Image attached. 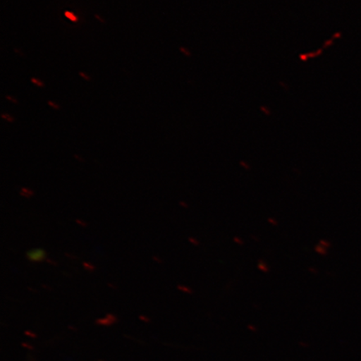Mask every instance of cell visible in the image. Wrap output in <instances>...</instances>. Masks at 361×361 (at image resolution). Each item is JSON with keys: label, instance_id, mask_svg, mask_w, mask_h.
I'll list each match as a JSON object with an SVG mask.
<instances>
[{"label": "cell", "instance_id": "17", "mask_svg": "<svg viewBox=\"0 0 361 361\" xmlns=\"http://www.w3.org/2000/svg\"><path fill=\"white\" fill-rule=\"evenodd\" d=\"M233 240H234V242L238 243V245H243V243L242 239L238 238H234Z\"/></svg>", "mask_w": 361, "mask_h": 361}, {"label": "cell", "instance_id": "5", "mask_svg": "<svg viewBox=\"0 0 361 361\" xmlns=\"http://www.w3.org/2000/svg\"><path fill=\"white\" fill-rule=\"evenodd\" d=\"M258 268L262 272L267 273L269 271V266L267 264H265L264 261H259L258 264Z\"/></svg>", "mask_w": 361, "mask_h": 361}, {"label": "cell", "instance_id": "9", "mask_svg": "<svg viewBox=\"0 0 361 361\" xmlns=\"http://www.w3.org/2000/svg\"><path fill=\"white\" fill-rule=\"evenodd\" d=\"M188 241H189V243H192V245H195V246H198L200 245V242L198 241L197 238H193V237H189Z\"/></svg>", "mask_w": 361, "mask_h": 361}, {"label": "cell", "instance_id": "11", "mask_svg": "<svg viewBox=\"0 0 361 361\" xmlns=\"http://www.w3.org/2000/svg\"><path fill=\"white\" fill-rule=\"evenodd\" d=\"M79 75H80V76H81V78H82L85 80H87V81L92 80V78H90L87 74H85V72L80 71V72H79Z\"/></svg>", "mask_w": 361, "mask_h": 361}, {"label": "cell", "instance_id": "15", "mask_svg": "<svg viewBox=\"0 0 361 361\" xmlns=\"http://www.w3.org/2000/svg\"><path fill=\"white\" fill-rule=\"evenodd\" d=\"M74 157H75V159L78 160V161H80V162H84L85 161L84 158L82 157H80L78 154H75Z\"/></svg>", "mask_w": 361, "mask_h": 361}, {"label": "cell", "instance_id": "20", "mask_svg": "<svg viewBox=\"0 0 361 361\" xmlns=\"http://www.w3.org/2000/svg\"><path fill=\"white\" fill-rule=\"evenodd\" d=\"M96 18H97V19L99 21H101L102 23H106V21H105V20H104L102 19V17H100V16H97H97H96Z\"/></svg>", "mask_w": 361, "mask_h": 361}, {"label": "cell", "instance_id": "12", "mask_svg": "<svg viewBox=\"0 0 361 361\" xmlns=\"http://www.w3.org/2000/svg\"><path fill=\"white\" fill-rule=\"evenodd\" d=\"M152 259L153 261L156 262V263H157V264L164 263V260H162V259L160 258V257H158L157 255H153Z\"/></svg>", "mask_w": 361, "mask_h": 361}, {"label": "cell", "instance_id": "18", "mask_svg": "<svg viewBox=\"0 0 361 361\" xmlns=\"http://www.w3.org/2000/svg\"><path fill=\"white\" fill-rule=\"evenodd\" d=\"M269 223L273 225H277V221L274 219H269Z\"/></svg>", "mask_w": 361, "mask_h": 361}, {"label": "cell", "instance_id": "16", "mask_svg": "<svg viewBox=\"0 0 361 361\" xmlns=\"http://www.w3.org/2000/svg\"><path fill=\"white\" fill-rule=\"evenodd\" d=\"M6 99H7V100H8L13 103L18 104V102H17L16 99H15V98H12L10 96H6Z\"/></svg>", "mask_w": 361, "mask_h": 361}, {"label": "cell", "instance_id": "3", "mask_svg": "<svg viewBox=\"0 0 361 361\" xmlns=\"http://www.w3.org/2000/svg\"><path fill=\"white\" fill-rule=\"evenodd\" d=\"M82 265L83 268L87 270L88 272H94V271L97 269L96 266L89 263V262H83Z\"/></svg>", "mask_w": 361, "mask_h": 361}, {"label": "cell", "instance_id": "10", "mask_svg": "<svg viewBox=\"0 0 361 361\" xmlns=\"http://www.w3.org/2000/svg\"><path fill=\"white\" fill-rule=\"evenodd\" d=\"M48 106L54 108L55 110H61V106L58 105L56 102H54L52 101L48 102Z\"/></svg>", "mask_w": 361, "mask_h": 361}, {"label": "cell", "instance_id": "4", "mask_svg": "<svg viewBox=\"0 0 361 361\" xmlns=\"http://www.w3.org/2000/svg\"><path fill=\"white\" fill-rule=\"evenodd\" d=\"M65 16L68 20H70L72 22H78V17L76 16L74 13L66 11Z\"/></svg>", "mask_w": 361, "mask_h": 361}, {"label": "cell", "instance_id": "8", "mask_svg": "<svg viewBox=\"0 0 361 361\" xmlns=\"http://www.w3.org/2000/svg\"><path fill=\"white\" fill-rule=\"evenodd\" d=\"M75 223H76V224H78L79 226H80L81 228L88 227V224L82 219H75Z\"/></svg>", "mask_w": 361, "mask_h": 361}, {"label": "cell", "instance_id": "1", "mask_svg": "<svg viewBox=\"0 0 361 361\" xmlns=\"http://www.w3.org/2000/svg\"><path fill=\"white\" fill-rule=\"evenodd\" d=\"M26 259L32 263H42L47 259V254L42 247L33 248L26 252Z\"/></svg>", "mask_w": 361, "mask_h": 361}, {"label": "cell", "instance_id": "13", "mask_svg": "<svg viewBox=\"0 0 361 361\" xmlns=\"http://www.w3.org/2000/svg\"><path fill=\"white\" fill-rule=\"evenodd\" d=\"M45 261H47V264H51V265H52V266H55V267H56V266H58V263H57V262H56V261H55V260H53V259H49V258H47V260H45Z\"/></svg>", "mask_w": 361, "mask_h": 361}, {"label": "cell", "instance_id": "2", "mask_svg": "<svg viewBox=\"0 0 361 361\" xmlns=\"http://www.w3.org/2000/svg\"><path fill=\"white\" fill-rule=\"evenodd\" d=\"M20 195L25 198H31L35 196V191L29 188H21Z\"/></svg>", "mask_w": 361, "mask_h": 361}, {"label": "cell", "instance_id": "7", "mask_svg": "<svg viewBox=\"0 0 361 361\" xmlns=\"http://www.w3.org/2000/svg\"><path fill=\"white\" fill-rule=\"evenodd\" d=\"M1 117H2V119L8 121V123H15V118H13V117L11 116V115L2 114Z\"/></svg>", "mask_w": 361, "mask_h": 361}, {"label": "cell", "instance_id": "6", "mask_svg": "<svg viewBox=\"0 0 361 361\" xmlns=\"http://www.w3.org/2000/svg\"><path fill=\"white\" fill-rule=\"evenodd\" d=\"M31 82H32L34 85H37L38 87H44V83L42 82V80L37 79V78H31L30 79Z\"/></svg>", "mask_w": 361, "mask_h": 361}, {"label": "cell", "instance_id": "19", "mask_svg": "<svg viewBox=\"0 0 361 361\" xmlns=\"http://www.w3.org/2000/svg\"><path fill=\"white\" fill-rule=\"evenodd\" d=\"M66 256L68 257V258H70V259H76V257L75 255H71V254H66Z\"/></svg>", "mask_w": 361, "mask_h": 361}, {"label": "cell", "instance_id": "14", "mask_svg": "<svg viewBox=\"0 0 361 361\" xmlns=\"http://www.w3.org/2000/svg\"><path fill=\"white\" fill-rule=\"evenodd\" d=\"M179 205L180 207H183V209H188V207H189L188 203L186 202H184V201L179 202Z\"/></svg>", "mask_w": 361, "mask_h": 361}]
</instances>
